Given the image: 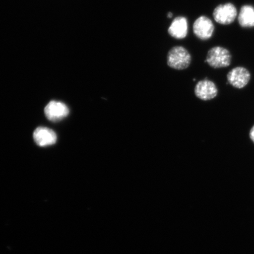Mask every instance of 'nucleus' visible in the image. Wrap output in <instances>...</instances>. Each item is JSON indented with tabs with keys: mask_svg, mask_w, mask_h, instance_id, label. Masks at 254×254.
Returning a JSON list of instances; mask_svg holds the SVG:
<instances>
[{
	"mask_svg": "<svg viewBox=\"0 0 254 254\" xmlns=\"http://www.w3.org/2000/svg\"><path fill=\"white\" fill-rule=\"evenodd\" d=\"M191 60L189 51L182 46L173 47L167 55L168 65L177 70H183L188 68Z\"/></svg>",
	"mask_w": 254,
	"mask_h": 254,
	"instance_id": "nucleus-1",
	"label": "nucleus"
},
{
	"mask_svg": "<svg viewBox=\"0 0 254 254\" xmlns=\"http://www.w3.org/2000/svg\"><path fill=\"white\" fill-rule=\"evenodd\" d=\"M232 56L230 51L225 48L217 46L208 51L205 62L213 68L227 67L231 63Z\"/></svg>",
	"mask_w": 254,
	"mask_h": 254,
	"instance_id": "nucleus-2",
	"label": "nucleus"
},
{
	"mask_svg": "<svg viewBox=\"0 0 254 254\" xmlns=\"http://www.w3.org/2000/svg\"><path fill=\"white\" fill-rule=\"evenodd\" d=\"M237 16V9L231 2L219 5L214 9L213 17L217 23L229 25L233 23Z\"/></svg>",
	"mask_w": 254,
	"mask_h": 254,
	"instance_id": "nucleus-3",
	"label": "nucleus"
},
{
	"mask_svg": "<svg viewBox=\"0 0 254 254\" xmlns=\"http://www.w3.org/2000/svg\"><path fill=\"white\" fill-rule=\"evenodd\" d=\"M214 28L211 19L204 15L196 19L193 25V33L199 39L204 41L211 39Z\"/></svg>",
	"mask_w": 254,
	"mask_h": 254,
	"instance_id": "nucleus-4",
	"label": "nucleus"
},
{
	"mask_svg": "<svg viewBox=\"0 0 254 254\" xmlns=\"http://www.w3.org/2000/svg\"><path fill=\"white\" fill-rule=\"evenodd\" d=\"M196 97L203 101L213 99L218 94V89L214 82L208 79L198 82L194 88Z\"/></svg>",
	"mask_w": 254,
	"mask_h": 254,
	"instance_id": "nucleus-5",
	"label": "nucleus"
},
{
	"mask_svg": "<svg viewBox=\"0 0 254 254\" xmlns=\"http://www.w3.org/2000/svg\"><path fill=\"white\" fill-rule=\"evenodd\" d=\"M250 72L243 66H237L228 73L227 79L229 83L237 88H243L249 83Z\"/></svg>",
	"mask_w": 254,
	"mask_h": 254,
	"instance_id": "nucleus-6",
	"label": "nucleus"
},
{
	"mask_svg": "<svg viewBox=\"0 0 254 254\" xmlns=\"http://www.w3.org/2000/svg\"><path fill=\"white\" fill-rule=\"evenodd\" d=\"M47 118L52 122H59L68 115L69 109L65 104L59 101H51L44 109Z\"/></svg>",
	"mask_w": 254,
	"mask_h": 254,
	"instance_id": "nucleus-7",
	"label": "nucleus"
},
{
	"mask_svg": "<svg viewBox=\"0 0 254 254\" xmlns=\"http://www.w3.org/2000/svg\"><path fill=\"white\" fill-rule=\"evenodd\" d=\"M35 142L40 147L55 144L57 141V135L53 130L46 127H38L33 134Z\"/></svg>",
	"mask_w": 254,
	"mask_h": 254,
	"instance_id": "nucleus-8",
	"label": "nucleus"
},
{
	"mask_svg": "<svg viewBox=\"0 0 254 254\" xmlns=\"http://www.w3.org/2000/svg\"><path fill=\"white\" fill-rule=\"evenodd\" d=\"M188 21L182 16L175 18L168 30L170 36L176 39L186 38L188 34Z\"/></svg>",
	"mask_w": 254,
	"mask_h": 254,
	"instance_id": "nucleus-9",
	"label": "nucleus"
},
{
	"mask_svg": "<svg viewBox=\"0 0 254 254\" xmlns=\"http://www.w3.org/2000/svg\"><path fill=\"white\" fill-rule=\"evenodd\" d=\"M238 23L243 28L254 27V7L250 5H244L241 8L238 18Z\"/></svg>",
	"mask_w": 254,
	"mask_h": 254,
	"instance_id": "nucleus-10",
	"label": "nucleus"
},
{
	"mask_svg": "<svg viewBox=\"0 0 254 254\" xmlns=\"http://www.w3.org/2000/svg\"><path fill=\"white\" fill-rule=\"evenodd\" d=\"M250 136L251 139H252V141L254 142V126H253L252 129H251Z\"/></svg>",
	"mask_w": 254,
	"mask_h": 254,
	"instance_id": "nucleus-11",
	"label": "nucleus"
},
{
	"mask_svg": "<svg viewBox=\"0 0 254 254\" xmlns=\"http://www.w3.org/2000/svg\"><path fill=\"white\" fill-rule=\"evenodd\" d=\"M173 16V14L172 12H168L167 17L168 18H172Z\"/></svg>",
	"mask_w": 254,
	"mask_h": 254,
	"instance_id": "nucleus-12",
	"label": "nucleus"
}]
</instances>
